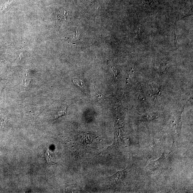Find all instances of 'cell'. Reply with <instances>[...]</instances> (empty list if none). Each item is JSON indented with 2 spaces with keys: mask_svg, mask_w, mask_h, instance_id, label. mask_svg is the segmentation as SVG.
<instances>
[{
  "mask_svg": "<svg viewBox=\"0 0 193 193\" xmlns=\"http://www.w3.org/2000/svg\"><path fill=\"white\" fill-rule=\"evenodd\" d=\"M165 158V155L163 154L158 160L151 161L145 168L147 171L152 172L157 170L163 164Z\"/></svg>",
  "mask_w": 193,
  "mask_h": 193,
  "instance_id": "cell-1",
  "label": "cell"
},
{
  "mask_svg": "<svg viewBox=\"0 0 193 193\" xmlns=\"http://www.w3.org/2000/svg\"><path fill=\"white\" fill-rule=\"evenodd\" d=\"M125 172L123 171H121L111 177L110 179L111 184L113 185L119 184L123 180Z\"/></svg>",
  "mask_w": 193,
  "mask_h": 193,
  "instance_id": "cell-2",
  "label": "cell"
},
{
  "mask_svg": "<svg viewBox=\"0 0 193 193\" xmlns=\"http://www.w3.org/2000/svg\"><path fill=\"white\" fill-rule=\"evenodd\" d=\"M92 94L93 99L97 101H102L104 99V96L94 87L92 89Z\"/></svg>",
  "mask_w": 193,
  "mask_h": 193,
  "instance_id": "cell-3",
  "label": "cell"
},
{
  "mask_svg": "<svg viewBox=\"0 0 193 193\" xmlns=\"http://www.w3.org/2000/svg\"><path fill=\"white\" fill-rule=\"evenodd\" d=\"M73 82L75 85L77 86L85 92H87V88L84 83L82 79H80L74 78L73 79Z\"/></svg>",
  "mask_w": 193,
  "mask_h": 193,
  "instance_id": "cell-4",
  "label": "cell"
},
{
  "mask_svg": "<svg viewBox=\"0 0 193 193\" xmlns=\"http://www.w3.org/2000/svg\"><path fill=\"white\" fill-rule=\"evenodd\" d=\"M67 108V107L66 106H63L60 108L57 114L55 115V119H57V118L60 117L65 115L66 112Z\"/></svg>",
  "mask_w": 193,
  "mask_h": 193,
  "instance_id": "cell-5",
  "label": "cell"
},
{
  "mask_svg": "<svg viewBox=\"0 0 193 193\" xmlns=\"http://www.w3.org/2000/svg\"><path fill=\"white\" fill-rule=\"evenodd\" d=\"M46 156L47 162L48 164H52V165L55 164V162L53 161V158L51 156V154L49 153L48 152H47V151L46 153Z\"/></svg>",
  "mask_w": 193,
  "mask_h": 193,
  "instance_id": "cell-6",
  "label": "cell"
},
{
  "mask_svg": "<svg viewBox=\"0 0 193 193\" xmlns=\"http://www.w3.org/2000/svg\"><path fill=\"white\" fill-rule=\"evenodd\" d=\"M67 14L65 11H60V13H59L58 14V17L61 19L62 20H64L66 18V16Z\"/></svg>",
  "mask_w": 193,
  "mask_h": 193,
  "instance_id": "cell-7",
  "label": "cell"
},
{
  "mask_svg": "<svg viewBox=\"0 0 193 193\" xmlns=\"http://www.w3.org/2000/svg\"><path fill=\"white\" fill-rule=\"evenodd\" d=\"M133 71L132 70L130 71L128 73V77L127 79V83H129L130 82V81L131 80L132 77H133Z\"/></svg>",
  "mask_w": 193,
  "mask_h": 193,
  "instance_id": "cell-8",
  "label": "cell"
},
{
  "mask_svg": "<svg viewBox=\"0 0 193 193\" xmlns=\"http://www.w3.org/2000/svg\"><path fill=\"white\" fill-rule=\"evenodd\" d=\"M112 69L115 77L116 78L118 75L117 70H116V69L114 67H112Z\"/></svg>",
  "mask_w": 193,
  "mask_h": 193,
  "instance_id": "cell-9",
  "label": "cell"
},
{
  "mask_svg": "<svg viewBox=\"0 0 193 193\" xmlns=\"http://www.w3.org/2000/svg\"><path fill=\"white\" fill-rule=\"evenodd\" d=\"M174 35H175V40H174V41H175V46L176 47H177V40L176 38V35H175V30H174Z\"/></svg>",
  "mask_w": 193,
  "mask_h": 193,
  "instance_id": "cell-10",
  "label": "cell"
},
{
  "mask_svg": "<svg viewBox=\"0 0 193 193\" xmlns=\"http://www.w3.org/2000/svg\"><path fill=\"white\" fill-rule=\"evenodd\" d=\"M4 122L3 120H0V125L2 126V125H4Z\"/></svg>",
  "mask_w": 193,
  "mask_h": 193,
  "instance_id": "cell-11",
  "label": "cell"
}]
</instances>
